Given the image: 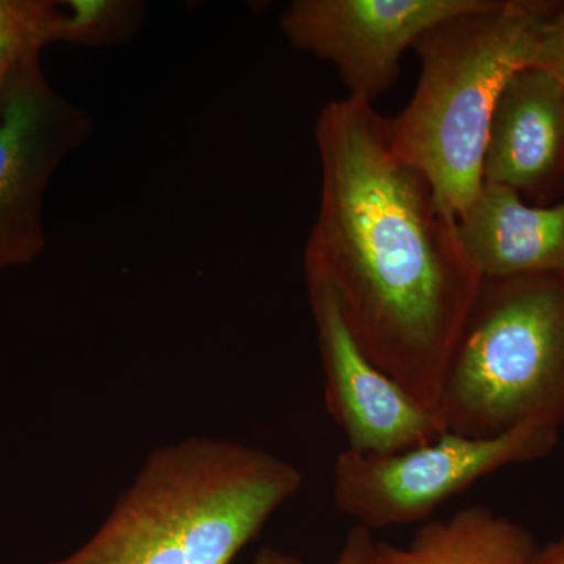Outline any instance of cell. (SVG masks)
<instances>
[{"label": "cell", "mask_w": 564, "mask_h": 564, "mask_svg": "<svg viewBox=\"0 0 564 564\" xmlns=\"http://www.w3.org/2000/svg\"><path fill=\"white\" fill-rule=\"evenodd\" d=\"M63 6L58 41L85 47L132 39L144 17L143 3L131 0H68Z\"/></svg>", "instance_id": "cell-13"}, {"label": "cell", "mask_w": 564, "mask_h": 564, "mask_svg": "<svg viewBox=\"0 0 564 564\" xmlns=\"http://www.w3.org/2000/svg\"><path fill=\"white\" fill-rule=\"evenodd\" d=\"M533 66L547 70L564 85V2H556L545 21Z\"/></svg>", "instance_id": "cell-15"}, {"label": "cell", "mask_w": 564, "mask_h": 564, "mask_svg": "<svg viewBox=\"0 0 564 564\" xmlns=\"http://www.w3.org/2000/svg\"><path fill=\"white\" fill-rule=\"evenodd\" d=\"M317 329L325 403L359 454H395L432 443L445 433L436 415L415 402L402 386L370 361L343 321L332 291L307 284Z\"/></svg>", "instance_id": "cell-8"}, {"label": "cell", "mask_w": 564, "mask_h": 564, "mask_svg": "<svg viewBox=\"0 0 564 564\" xmlns=\"http://www.w3.org/2000/svg\"><path fill=\"white\" fill-rule=\"evenodd\" d=\"M484 182L545 206L564 185V85L547 70L516 73L494 109Z\"/></svg>", "instance_id": "cell-9"}, {"label": "cell", "mask_w": 564, "mask_h": 564, "mask_svg": "<svg viewBox=\"0 0 564 564\" xmlns=\"http://www.w3.org/2000/svg\"><path fill=\"white\" fill-rule=\"evenodd\" d=\"M377 538L372 530L355 525L345 538L343 549L333 564H378ZM252 564H304L302 560L274 547H263Z\"/></svg>", "instance_id": "cell-14"}, {"label": "cell", "mask_w": 564, "mask_h": 564, "mask_svg": "<svg viewBox=\"0 0 564 564\" xmlns=\"http://www.w3.org/2000/svg\"><path fill=\"white\" fill-rule=\"evenodd\" d=\"M93 126L87 110L52 87L41 63L14 85L0 115V270L31 263L46 248L47 188Z\"/></svg>", "instance_id": "cell-6"}, {"label": "cell", "mask_w": 564, "mask_h": 564, "mask_svg": "<svg viewBox=\"0 0 564 564\" xmlns=\"http://www.w3.org/2000/svg\"><path fill=\"white\" fill-rule=\"evenodd\" d=\"M434 415L444 432L564 426V274L484 280Z\"/></svg>", "instance_id": "cell-4"}, {"label": "cell", "mask_w": 564, "mask_h": 564, "mask_svg": "<svg viewBox=\"0 0 564 564\" xmlns=\"http://www.w3.org/2000/svg\"><path fill=\"white\" fill-rule=\"evenodd\" d=\"M562 430L527 422L497 436L445 432L395 454L345 448L333 470V499L356 525L383 530L421 525L434 510L505 467L551 455Z\"/></svg>", "instance_id": "cell-5"}, {"label": "cell", "mask_w": 564, "mask_h": 564, "mask_svg": "<svg viewBox=\"0 0 564 564\" xmlns=\"http://www.w3.org/2000/svg\"><path fill=\"white\" fill-rule=\"evenodd\" d=\"M302 486L262 448L188 437L158 448L98 532L50 564H229Z\"/></svg>", "instance_id": "cell-2"}, {"label": "cell", "mask_w": 564, "mask_h": 564, "mask_svg": "<svg viewBox=\"0 0 564 564\" xmlns=\"http://www.w3.org/2000/svg\"><path fill=\"white\" fill-rule=\"evenodd\" d=\"M62 2L0 0V115L17 82L39 65L44 47L58 43Z\"/></svg>", "instance_id": "cell-12"}, {"label": "cell", "mask_w": 564, "mask_h": 564, "mask_svg": "<svg viewBox=\"0 0 564 564\" xmlns=\"http://www.w3.org/2000/svg\"><path fill=\"white\" fill-rule=\"evenodd\" d=\"M536 540L524 525L485 505L429 519L403 547L377 545L378 564H529Z\"/></svg>", "instance_id": "cell-11"}, {"label": "cell", "mask_w": 564, "mask_h": 564, "mask_svg": "<svg viewBox=\"0 0 564 564\" xmlns=\"http://www.w3.org/2000/svg\"><path fill=\"white\" fill-rule=\"evenodd\" d=\"M485 0H293L280 25L295 50L329 62L350 98L372 102L399 79L404 52Z\"/></svg>", "instance_id": "cell-7"}, {"label": "cell", "mask_w": 564, "mask_h": 564, "mask_svg": "<svg viewBox=\"0 0 564 564\" xmlns=\"http://www.w3.org/2000/svg\"><path fill=\"white\" fill-rule=\"evenodd\" d=\"M529 564H564V532L544 545H538Z\"/></svg>", "instance_id": "cell-16"}, {"label": "cell", "mask_w": 564, "mask_h": 564, "mask_svg": "<svg viewBox=\"0 0 564 564\" xmlns=\"http://www.w3.org/2000/svg\"><path fill=\"white\" fill-rule=\"evenodd\" d=\"M456 221L484 280L564 274V203L530 206L513 188L484 182Z\"/></svg>", "instance_id": "cell-10"}, {"label": "cell", "mask_w": 564, "mask_h": 564, "mask_svg": "<svg viewBox=\"0 0 564 564\" xmlns=\"http://www.w3.org/2000/svg\"><path fill=\"white\" fill-rule=\"evenodd\" d=\"M555 6L554 0H485L415 41L421 79L402 113L388 118L389 141L456 218L484 187L497 101L516 73L533 66Z\"/></svg>", "instance_id": "cell-3"}, {"label": "cell", "mask_w": 564, "mask_h": 564, "mask_svg": "<svg viewBox=\"0 0 564 564\" xmlns=\"http://www.w3.org/2000/svg\"><path fill=\"white\" fill-rule=\"evenodd\" d=\"M315 143L321 204L304 247L306 282L332 291L364 355L434 413L484 278L455 215L393 152L372 102L323 106Z\"/></svg>", "instance_id": "cell-1"}]
</instances>
